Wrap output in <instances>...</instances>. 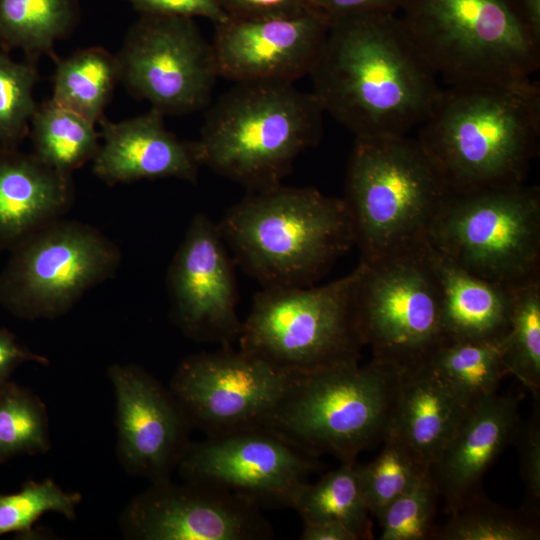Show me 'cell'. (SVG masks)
<instances>
[{"label": "cell", "mask_w": 540, "mask_h": 540, "mask_svg": "<svg viewBox=\"0 0 540 540\" xmlns=\"http://www.w3.org/2000/svg\"><path fill=\"white\" fill-rule=\"evenodd\" d=\"M74 197L70 174L19 149H0V250L60 219Z\"/></svg>", "instance_id": "44dd1931"}, {"label": "cell", "mask_w": 540, "mask_h": 540, "mask_svg": "<svg viewBox=\"0 0 540 540\" xmlns=\"http://www.w3.org/2000/svg\"><path fill=\"white\" fill-rule=\"evenodd\" d=\"M404 0H309L329 20L367 13H397Z\"/></svg>", "instance_id": "f35d334b"}, {"label": "cell", "mask_w": 540, "mask_h": 540, "mask_svg": "<svg viewBox=\"0 0 540 540\" xmlns=\"http://www.w3.org/2000/svg\"><path fill=\"white\" fill-rule=\"evenodd\" d=\"M513 442L516 443L520 474L526 490V503L522 507L539 518L540 507V421L538 409L531 418L519 423Z\"/></svg>", "instance_id": "d590c367"}, {"label": "cell", "mask_w": 540, "mask_h": 540, "mask_svg": "<svg viewBox=\"0 0 540 540\" xmlns=\"http://www.w3.org/2000/svg\"><path fill=\"white\" fill-rule=\"evenodd\" d=\"M167 286L175 323L190 338L230 346L242 322L232 264L217 224L196 214L170 264Z\"/></svg>", "instance_id": "2e32d148"}, {"label": "cell", "mask_w": 540, "mask_h": 540, "mask_svg": "<svg viewBox=\"0 0 540 540\" xmlns=\"http://www.w3.org/2000/svg\"><path fill=\"white\" fill-rule=\"evenodd\" d=\"M81 494L63 490L54 480L28 481L15 493L0 494V536L28 534L44 514L55 512L69 520L76 517Z\"/></svg>", "instance_id": "836d02e7"}, {"label": "cell", "mask_w": 540, "mask_h": 540, "mask_svg": "<svg viewBox=\"0 0 540 540\" xmlns=\"http://www.w3.org/2000/svg\"><path fill=\"white\" fill-rule=\"evenodd\" d=\"M400 19L446 85L533 80L540 37L513 0H404Z\"/></svg>", "instance_id": "8992f818"}, {"label": "cell", "mask_w": 540, "mask_h": 540, "mask_svg": "<svg viewBox=\"0 0 540 540\" xmlns=\"http://www.w3.org/2000/svg\"><path fill=\"white\" fill-rule=\"evenodd\" d=\"M419 127L450 192L523 183L539 148V83L446 85Z\"/></svg>", "instance_id": "7a4b0ae2"}, {"label": "cell", "mask_w": 540, "mask_h": 540, "mask_svg": "<svg viewBox=\"0 0 540 540\" xmlns=\"http://www.w3.org/2000/svg\"><path fill=\"white\" fill-rule=\"evenodd\" d=\"M29 136L33 155L51 168L70 175L94 159L101 138L95 124L50 100L37 106Z\"/></svg>", "instance_id": "4316f807"}, {"label": "cell", "mask_w": 540, "mask_h": 540, "mask_svg": "<svg viewBox=\"0 0 540 540\" xmlns=\"http://www.w3.org/2000/svg\"><path fill=\"white\" fill-rule=\"evenodd\" d=\"M427 244L464 270L516 289L540 281V191L523 183L450 192Z\"/></svg>", "instance_id": "ba28073f"}, {"label": "cell", "mask_w": 540, "mask_h": 540, "mask_svg": "<svg viewBox=\"0 0 540 540\" xmlns=\"http://www.w3.org/2000/svg\"><path fill=\"white\" fill-rule=\"evenodd\" d=\"M80 13L79 0H0V48L19 49L35 64L42 55L54 60V44L73 32Z\"/></svg>", "instance_id": "cb8c5ba5"}, {"label": "cell", "mask_w": 540, "mask_h": 540, "mask_svg": "<svg viewBox=\"0 0 540 540\" xmlns=\"http://www.w3.org/2000/svg\"><path fill=\"white\" fill-rule=\"evenodd\" d=\"M469 408L496 393L509 374L501 340H445L423 364Z\"/></svg>", "instance_id": "484cf974"}, {"label": "cell", "mask_w": 540, "mask_h": 540, "mask_svg": "<svg viewBox=\"0 0 540 540\" xmlns=\"http://www.w3.org/2000/svg\"><path fill=\"white\" fill-rule=\"evenodd\" d=\"M439 496L438 487L429 471L377 517L381 526L380 539H431Z\"/></svg>", "instance_id": "e575fe53"}, {"label": "cell", "mask_w": 540, "mask_h": 540, "mask_svg": "<svg viewBox=\"0 0 540 540\" xmlns=\"http://www.w3.org/2000/svg\"><path fill=\"white\" fill-rule=\"evenodd\" d=\"M426 247L360 261L356 308L362 343L372 358L402 370L422 366L445 341L439 286Z\"/></svg>", "instance_id": "8fae6325"}, {"label": "cell", "mask_w": 540, "mask_h": 540, "mask_svg": "<svg viewBox=\"0 0 540 540\" xmlns=\"http://www.w3.org/2000/svg\"><path fill=\"white\" fill-rule=\"evenodd\" d=\"M329 24V19L312 7L281 17H228L214 24L211 47L218 76L234 83H294L309 75Z\"/></svg>", "instance_id": "e0dca14e"}, {"label": "cell", "mask_w": 540, "mask_h": 540, "mask_svg": "<svg viewBox=\"0 0 540 540\" xmlns=\"http://www.w3.org/2000/svg\"><path fill=\"white\" fill-rule=\"evenodd\" d=\"M403 371L372 358L300 373L263 427L315 455L354 463L387 436Z\"/></svg>", "instance_id": "52a82bcc"}, {"label": "cell", "mask_w": 540, "mask_h": 540, "mask_svg": "<svg viewBox=\"0 0 540 540\" xmlns=\"http://www.w3.org/2000/svg\"><path fill=\"white\" fill-rule=\"evenodd\" d=\"M450 518L435 527L431 539L438 540H538L539 518L523 508H505L487 498L479 489L467 495Z\"/></svg>", "instance_id": "f1b7e54d"}, {"label": "cell", "mask_w": 540, "mask_h": 540, "mask_svg": "<svg viewBox=\"0 0 540 540\" xmlns=\"http://www.w3.org/2000/svg\"><path fill=\"white\" fill-rule=\"evenodd\" d=\"M526 25L540 37V0H513Z\"/></svg>", "instance_id": "b9f144b4"}, {"label": "cell", "mask_w": 540, "mask_h": 540, "mask_svg": "<svg viewBox=\"0 0 540 540\" xmlns=\"http://www.w3.org/2000/svg\"><path fill=\"white\" fill-rule=\"evenodd\" d=\"M363 264L321 286L263 287L242 322L240 349L307 373L359 361L356 296Z\"/></svg>", "instance_id": "9c48e42d"}, {"label": "cell", "mask_w": 540, "mask_h": 540, "mask_svg": "<svg viewBox=\"0 0 540 540\" xmlns=\"http://www.w3.org/2000/svg\"><path fill=\"white\" fill-rule=\"evenodd\" d=\"M118 455L133 475L170 479L190 442L192 427L169 389L134 364H113Z\"/></svg>", "instance_id": "ac0fdd59"}, {"label": "cell", "mask_w": 540, "mask_h": 540, "mask_svg": "<svg viewBox=\"0 0 540 540\" xmlns=\"http://www.w3.org/2000/svg\"><path fill=\"white\" fill-rule=\"evenodd\" d=\"M302 540H358L345 525L337 522L304 524Z\"/></svg>", "instance_id": "60d3db41"}, {"label": "cell", "mask_w": 540, "mask_h": 540, "mask_svg": "<svg viewBox=\"0 0 540 540\" xmlns=\"http://www.w3.org/2000/svg\"><path fill=\"white\" fill-rule=\"evenodd\" d=\"M319 467L318 455L264 427L190 441L177 465L184 480L227 490L260 508H292Z\"/></svg>", "instance_id": "5bb4252c"}, {"label": "cell", "mask_w": 540, "mask_h": 540, "mask_svg": "<svg viewBox=\"0 0 540 540\" xmlns=\"http://www.w3.org/2000/svg\"><path fill=\"white\" fill-rule=\"evenodd\" d=\"M241 267L263 287L309 286L355 245L342 198L282 184L250 194L217 223Z\"/></svg>", "instance_id": "3957f363"}, {"label": "cell", "mask_w": 540, "mask_h": 540, "mask_svg": "<svg viewBox=\"0 0 540 540\" xmlns=\"http://www.w3.org/2000/svg\"><path fill=\"white\" fill-rule=\"evenodd\" d=\"M505 365L534 396L540 390V281L513 291L510 323L501 340Z\"/></svg>", "instance_id": "f546056e"}, {"label": "cell", "mask_w": 540, "mask_h": 540, "mask_svg": "<svg viewBox=\"0 0 540 540\" xmlns=\"http://www.w3.org/2000/svg\"><path fill=\"white\" fill-rule=\"evenodd\" d=\"M299 374L222 346L182 360L168 389L191 426L209 436L263 427Z\"/></svg>", "instance_id": "4fadbf2b"}, {"label": "cell", "mask_w": 540, "mask_h": 540, "mask_svg": "<svg viewBox=\"0 0 540 540\" xmlns=\"http://www.w3.org/2000/svg\"><path fill=\"white\" fill-rule=\"evenodd\" d=\"M449 193L416 139L355 138L342 199L360 261L372 263L423 248Z\"/></svg>", "instance_id": "5b68a950"}, {"label": "cell", "mask_w": 540, "mask_h": 540, "mask_svg": "<svg viewBox=\"0 0 540 540\" xmlns=\"http://www.w3.org/2000/svg\"><path fill=\"white\" fill-rule=\"evenodd\" d=\"M383 442L375 459L365 465L357 464L366 506L376 518L430 471L393 434L388 433Z\"/></svg>", "instance_id": "1f68e13d"}, {"label": "cell", "mask_w": 540, "mask_h": 540, "mask_svg": "<svg viewBox=\"0 0 540 540\" xmlns=\"http://www.w3.org/2000/svg\"><path fill=\"white\" fill-rule=\"evenodd\" d=\"M229 18L257 19L297 14L311 8L309 0H219Z\"/></svg>", "instance_id": "74e56055"}, {"label": "cell", "mask_w": 540, "mask_h": 540, "mask_svg": "<svg viewBox=\"0 0 540 540\" xmlns=\"http://www.w3.org/2000/svg\"><path fill=\"white\" fill-rule=\"evenodd\" d=\"M323 115L312 92L294 83H235L207 107L194 141L198 160L250 192L275 187L319 142Z\"/></svg>", "instance_id": "277c9868"}, {"label": "cell", "mask_w": 540, "mask_h": 540, "mask_svg": "<svg viewBox=\"0 0 540 540\" xmlns=\"http://www.w3.org/2000/svg\"><path fill=\"white\" fill-rule=\"evenodd\" d=\"M115 55L120 83L164 116L210 105L219 76L211 43L194 19L140 15Z\"/></svg>", "instance_id": "7c38bea8"}, {"label": "cell", "mask_w": 540, "mask_h": 540, "mask_svg": "<svg viewBox=\"0 0 540 540\" xmlns=\"http://www.w3.org/2000/svg\"><path fill=\"white\" fill-rule=\"evenodd\" d=\"M123 533L140 540H265L273 529L253 502L227 490L170 479L153 482L120 517Z\"/></svg>", "instance_id": "9a60e30c"}, {"label": "cell", "mask_w": 540, "mask_h": 540, "mask_svg": "<svg viewBox=\"0 0 540 540\" xmlns=\"http://www.w3.org/2000/svg\"><path fill=\"white\" fill-rule=\"evenodd\" d=\"M309 73L324 113L355 138L406 136L433 109L439 76L397 13L329 20Z\"/></svg>", "instance_id": "6da1fadb"}, {"label": "cell", "mask_w": 540, "mask_h": 540, "mask_svg": "<svg viewBox=\"0 0 540 540\" xmlns=\"http://www.w3.org/2000/svg\"><path fill=\"white\" fill-rule=\"evenodd\" d=\"M426 250L439 286L445 340H502L514 289L464 270L428 244Z\"/></svg>", "instance_id": "603a6c76"}, {"label": "cell", "mask_w": 540, "mask_h": 540, "mask_svg": "<svg viewBox=\"0 0 540 540\" xmlns=\"http://www.w3.org/2000/svg\"><path fill=\"white\" fill-rule=\"evenodd\" d=\"M47 365L45 356L34 353L9 330L0 327V386L10 381L12 373L23 363Z\"/></svg>", "instance_id": "ab89813d"}, {"label": "cell", "mask_w": 540, "mask_h": 540, "mask_svg": "<svg viewBox=\"0 0 540 540\" xmlns=\"http://www.w3.org/2000/svg\"><path fill=\"white\" fill-rule=\"evenodd\" d=\"M292 509L304 524L337 522L359 539H371L372 522L359 482L357 462L342 463L315 483H306Z\"/></svg>", "instance_id": "83f0119b"}, {"label": "cell", "mask_w": 540, "mask_h": 540, "mask_svg": "<svg viewBox=\"0 0 540 540\" xmlns=\"http://www.w3.org/2000/svg\"><path fill=\"white\" fill-rule=\"evenodd\" d=\"M164 115L148 112L120 122L103 116L94 174L114 185L141 179L176 178L196 183L201 164L194 141L179 139L164 125Z\"/></svg>", "instance_id": "d6986e66"}, {"label": "cell", "mask_w": 540, "mask_h": 540, "mask_svg": "<svg viewBox=\"0 0 540 540\" xmlns=\"http://www.w3.org/2000/svg\"><path fill=\"white\" fill-rule=\"evenodd\" d=\"M140 15L206 18L214 24L228 19L219 0H122Z\"/></svg>", "instance_id": "8d00e7d4"}, {"label": "cell", "mask_w": 540, "mask_h": 540, "mask_svg": "<svg viewBox=\"0 0 540 540\" xmlns=\"http://www.w3.org/2000/svg\"><path fill=\"white\" fill-rule=\"evenodd\" d=\"M38 81L37 64L16 62L0 51V149H19L29 135Z\"/></svg>", "instance_id": "d6a6232c"}, {"label": "cell", "mask_w": 540, "mask_h": 540, "mask_svg": "<svg viewBox=\"0 0 540 540\" xmlns=\"http://www.w3.org/2000/svg\"><path fill=\"white\" fill-rule=\"evenodd\" d=\"M467 410L426 366L404 370L388 433L430 470Z\"/></svg>", "instance_id": "7402d4cb"}, {"label": "cell", "mask_w": 540, "mask_h": 540, "mask_svg": "<svg viewBox=\"0 0 540 540\" xmlns=\"http://www.w3.org/2000/svg\"><path fill=\"white\" fill-rule=\"evenodd\" d=\"M0 274V305L35 320L66 313L83 294L112 277L121 253L98 229L57 219L18 244Z\"/></svg>", "instance_id": "30bf717a"}, {"label": "cell", "mask_w": 540, "mask_h": 540, "mask_svg": "<svg viewBox=\"0 0 540 540\" xmlns=\"http://www.w3.org/2000/svg\"><path fill=\"white\" fill-rule=\"evenodd\" d=\"M521 395L488 396L466 411L453 436L430 471L446 511H452L479 482L504 449L513 442L520 423Z\"/></svg>", "instance_id": "ffe728a7"}, {"label": "cell", "mask_w": 540, "mask_h": 540, "mask_svg": "<svg viewBox=\"0 0 540 540\" xmlns=\"http://www.w3.org/2000/svg\"><path fill=\"white\" fill-rule=\"evenodd\" d=\"M50 449L44 403L28 389L8 381L0 386V463Z\"/></svg>", "instance_id": "4dcf8cb0"}, {"label": "cell", "mask_w": 540, "mask_h": 540, "mask_svg": "<svg viewBox=\"0 0 540 540\" xmlns=\"http://www.w3.org/2000/svg\"><path fill=\"white\" fill-rule=\"evenodd\" d=\"M53 95L50 101L95 124L104 116L120 83L116 55L100 46L82 48L54 59Z\"/></svg>", "instance_id": "d4e9b609"}]
</instances>
